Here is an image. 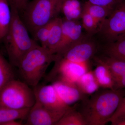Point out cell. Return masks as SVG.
Here are the masks:
<instances>
[{
	"mask_svg": "<svg viewBox=\"0 0 125 125\" xmlns=\"http://www.w3.org/2000/svg\"><path fill=\"white\" fill-rule=\"evenodd\" d=\"M30 87L23 81L12 80L0 93V107L21 109L32 107L36 99Z\"/></svg>",
	"mask_w": 125,
	"mask_h": 125,
	"instance_id": "5",
	"label": "cell"
},
{
	"mask_svg": "<svg viewBox=\"0 0 125 125\" xmlns=\"http://www.w3.org/2000/svg\"><path fill=\"white\" fill-rule=\"evenodd\" d=\"M116 125H125V118L120 121L116 124Z\"/></svg>",
	"mask_w": 125,
	"mask_h": 125,
	"instance_id": "29",
	"label": "cell"
},
{
	"mask_svg": "<svg viewBox=\"0 0 125 125\" xmlns=\"http://www.w3.org/2000/svg\"><path fill=\"white\" fill-rule=\"evenodd\" d=\"M56 59V54L48 48L36 45L24 56L17 67L22 81L32 87L38 85Z\"/></svg>",
	"mask_w": 125,
	"mask_h": 125,
	"instance_id": "3",
	"label": "cell"
},
{
	"mask_svg": "<svg viewBox=\"0 0 125 125\" xmlns=\"http://www.w3.org/2000/svg\"><path fill=\"white\" fill-rule=\"evenodd\" d=\"M104 52V55L125 61V36L108 43Z\"/></svg>",
	"mask_w": 125,
	"mask_h": 125,
	"instance_id": "21",
	"label": "cell"
},
{
	"mask_svg": "<svg viewBox=\"0 0 125 125\" xmlns=\"http://www.w3.org/2000/svg\"><path fill=\"white\" fill-rule=\"evenodd\" d=\"M125 118V96L122 99L118 108L113 116L110 122L113 125H116L117 122Z\"/></svg>",
	"mask_w": 125,
	"mask_h": 125,
	"instance_id": "26",
	"label": "cell"
},
{
	"mask_svg": "<svg viewBox=\"0 0 125 125\" xmlns=\"http://www.w3.org/2000/svg\"><path fill=\"white\" fill-rule=\"evenodd\" d=\"M89 62H74L56 55L55 64L48 76L49 80L52 81L61 80L76 83L81 76L89 71Z\"/></svg>",
	"mask_w": 125,
	"mask_h": 125,
	"instance_id": "6",
	"label": "cell"
},
{
	"mask_svg": "<svg viewBox=\"0 0 125 125\" xmlns=\"http://www.w3.org/2000/svg\"><path fill=\"white\" fill-rule=\"evenodd\" d=\"M83 8L94 18L100 25L112 11L107 7L93 4L87 0L83 4Z\"/></svg>",
	"mask_w": 125,
	"mask_h": 125,
	"instance_id": "22",
	"label": "cell"
},
{
	"mask_svg": "<svg viewBox=\"0 0 125 125\" xmlns=\"http://www.w3.org/2000/svg\"><path fill=\"white\" fill-rule=\"evenodd\" d=\"M98 31L108 43L125 36V0L114 9L101 24Z\"/></svg>",
	"mask_w": 125,
	"mask_h": 125,
	"instance_id": "7",
	"label": "cell"
},
{
	"mask_svg": "<svg viewBox=\"0 0 125 125\" xmlns=\"http://www.w3.org/2000/svg\"><path fill=\"white\" fill-rule=\"evenodd\" d=\"M11 9L17 10L19 13L22 10L27 4L25 0H8Z\"/></svg>",
	"mask_w": 125,
	"mask_h": 125,
	"instance_id": "28",
	"label": "cell"
},
{
	"mask_svg": "<svg viewBox=\"0 0 125 125\" xmlns=\"http://www.w3.org/2000/svg\"><path fill=\"white\" fill-rule=\"evenodd\" d=\"M51 22L52 21L49 23L39 28L35 31L32 36L36 42H39L41 46L47 48Z\"/></svg>",
	"mask_w": 125,
	"mask_h": 125,
	"instance_id": "25",
	"label": "cell"
},
{
	"mask_svg": "<svg viewBox=\"0 0 125 125\" xmlns=\"http://www.w3.org/2000/svg\"><path fill=\"white\" fill-rule=\"evenodd\" d=\"M62 19V36L60 42L55 51V54L62 53L70 47L74 45L84 37L81 24Z\"/></svg>",
	"mask_w": 125,
	"mask_h": 125,
	"instance_id": "11",
	"label": "cell"
},
{
	"mask_svg": "<svg viewBox=\"0 0 125 125\" xmlns=\"http://www.w3.org/2000/svg\"><path fill=\"white\" fill-rule=\"evenodd\" d=\"M76 84L81 92L86 96L92 95L100 88L92 71H89L83 74Z\"/></svg>",
	"mask_w": 125,
	"mask_h": 125,
	"instance_id": "18",
	"label": "cell"
},
{
	"mask_svg": "<svg viewBox=\"0 0 125 125\" xmlns=\"http://www.w3.org/2000/svg\"><path fill=\"white\" fill-rule=\"evenodd\" d=\"M29 0H25V2H26V4H27L28 3V2Z\"/></svg>",
	"mask_w": 125,
	"mask_h": 125,
	"instance_id": "30",
	"label": "cell"
},
{
	"mask_svg": "<svg viewBox=\"0 0 125 125\" xmlns=\"http://www.w3.org/2000/svg\"><path fill=\"white\" fill-rule=\"evenodd\" d=\"M11 9L12 21L2 42L4 45L9 62L13 66L18 67L24 56L38 44L30 37L19 12Z\"/></svg>",
	"mask_w": 125,
	"mask_h": 125,
	"instance_id": "2",
	"label": "cell"
},
{
	"mask_svg": "<svg viewBox=\"0 0 125 125\" xmlns=\"http://www.w3.org/2000/svg\"><path fill=\"white\" fill-rule=\"evenodd\" d=\"M33 88L36 102L43 106L58 111H66L70 107L61 100L52 84H38Z\"/></svg>",
	"mask_w": 125,
	"mask_h": 125,
	"instance_id": "10",
	"label": "cell"
},
{
	"mask_svg": "<svg viewBox=\"0 0 125 125\" xmlns=\"http://www.w3.org/2000/svg\"><path fill=\"white\" fill-rule=\"evenodd\" d=\"M66 111L49 109L36 102L30 108L24 125H56Z\"/></svg>",
	"mask_w": 125,
	"mask_h": 125,
	"instance_id": "9",
	"label": "cell"
},
{
	"mask_svg": "<svg viewBox=\"0 0 125 125\" xmlns=\"http://www.w3.org/2000/svg\"><path fill=\"white\" fill-rule=\"evenodd\" d=\"M89 2L107 7L112 11L123 0H87Z\"/></svg>",
	"mask_w": 125,
	"mask_h": 125,
	"instance_id": "27",
	"label": "cell"
},
{
	"mask_svg": "<svg viewBox=\"0 0 125 125\" xmlns=\"http://www.w3.org/2000/svg\"></svg>",
	"mask_w": 125,
	"mask_h": 125,
	"instance_id": "31",
	"label": "cell"
},
{
	"mask_svg": "<svg viewBox=\"0 0 125 125\" xmlns=\"http://www.w3.org/2000/svg\"><path fill=\"white\" fill-rule=\"evenodd\" d=\"M30 108L16 109L0 107V125H4L9 121L26 119Z\"/></svg>",
	"mask_w": 125,
	"mask_h": 125,
	"instance_id": "19",
	"label": "cell"
},
{
	"mask_svg": "<svg viewBox=\"0 0 125 125\" xmlns=\"http://www.w3.org/2000/svg\"><path fill=\"white\" fill-rule=\"evenodd\" d=\"M81 19L83 29L87 32L92 34L98 31L100 25L90 14L84 10H83Z\"/></svg>",
	"mask_w": 125,
	"mask_h": 125,
	"instance_id": "24",
	"label": "cell"
},
{
	"mask_svg": "<svg viewBox=\"0 0 125 125\" xmlns=\"http://www.w3.org/2000/svg\"><path fill=\"white\" fill-rule=\"evenodd\" d=\"M96 64L93 72L99 87L104 89H114V79L111 72L104 65Z\"/></svg>",
	"mask_w": 125,
	"mask_h": 125,
	"instance_id": "16",
	"label": "cell"
},
{
	"mask_svg": "<svg viewBox=\"0 0 125 125\" xmlns=\"http://www.w3.org/2000/svg\"><path fill=\"white\" fill-rule=\"evenodd\" d=\"M13 66L0 52V93L7 83L15 79Z\"/></svg>",
	"mask_w": 125,
	"mask_h": 125,
	"instance_id": "23",
	"label": "cell"
},
{
	"mask_svg": "<svg viewBox=\"0 0 125 125\" xmlns=\"http://www.w3.org/2000/svg\"><path fill=\"white\" fill-rule=\"evenodd\" d=\"M122 90H98L90 98L82 101L83 107L79 111L88 125H104L110 122L125 96Z\"/></svg>",
	"mask_w": 125,
	"mask_h": 125,
	"instance_id": "1",
	"label": "cell"
},
{
	"mask_svg": "<svg viewBox=\"0 0 125 125\" xmlns=\"http://www.w3.org/2000/svg\"><path fill=\"white\" fill-rule=\"evenodd\" d=\"M52 84L61 100L68 106L87 98V96L81 92L76 83L56 80L52 81Z\"/></svg>",
	"mask_w": 125,
	"mask_h": 125,
	"instance_id": "12",
	"label": "cell"
},
{
	"mask_svg": "<svg viewBox=\"0 0 125 125\" xmlns=\"http://www.w3.org/2000/svg\"><path fill=\"white\" fill-rule=\"evenodd\" d=\"M97 49L96 43L84 37L78 42L67 48L57 56L76 62H86L94 57Z\"/></svg>",
	"mask_w": 125,
	"mask_h": 125,
	"instance_id": "8",
	"label": "cell"
},
{
	"mask_svg": "<svg viewBox=\"0 0 125 125\" xmlns=\"http://www.w3.org/2000/svg\"><path fill=\"white\" fill-rule=\"evenodd\" d=\"M12 12L8 0H0V42L6 35L11 24Z\"/></svg>",
	"mask_w": 125,
	"mask_h": 125,
	"instance_id": "15",
	"label": "cell"
},
{
	"mask_svg": "<svg viewBox=\"0 0 125 125\" xmlns=\"http://www.w3.org/2000/svg\"><path fill=\"white\" fill-rule=\"evenodd\" d=\"M62 19L58 17L52 21L47 48L54 54L60 42L62 36Z\"/></svg>",
	"mask_w": 125,
	"mask_h": 125,
	"instance_id": "17",
	"label": "cell"
},
{
	"mask_svg": "<svg viewBox=\"0 0 125 125\" xmlns=\"http://www.w3.org/2000/svg\"><path fill=\"white\" fill-rule=\"evenodd\" d=\"M56 125H88V123L79 111L70 107Z\"/></svg>",
	"mask_w": 125,
	"mask_h": 125,
	"instance_id": "20",
	"label": "cell"
},
{
	"mask_svg": "<svg viewBox=\"0 0 125 125\" xmlns=\"http://www.w3.org/2000/svg\"><path fill=\"white\" fill-rule=\"evenodd\" d=\"M83 11V4L79 0H62L61 13L65 19L78 21L81 18Z\"/></svg>",
	"mask_w": 125,
	"mask_h": 125,
	"instance_id": "14",
	"label": "cell"
},
{
	"mask_svg": "<svg viewBox=\"0 0 125 125\" xmlns=\"http://www.w3.org/2000/svg\"><path fill=\"white\" fill-rule=\"evenodd\" d=\"M96 63L106 66L111 72L114 80L120 78H125V61L105 55L94 57Z\"/></svg>",
	"mask_w": 125,
	"mask_h": 125,
	"instance_id": "13",
	"label": "cell"
},
{
	"mask_svg": "<svg viewBox=\"0 0 125 125\" xmlns=\"http://www.w3.org/2000/svg\"><path fill=\"white\" fill-rule=\"evenodd\" d=\"M62 0H32L19 13L30 33L33 36L40 27L58 17Z\"/></svg>",
	"mask_w": 125,
	"mask_h": 125,
	"instance_id": "4",
	"label": "cell"
}]
</instances>
